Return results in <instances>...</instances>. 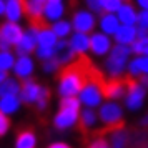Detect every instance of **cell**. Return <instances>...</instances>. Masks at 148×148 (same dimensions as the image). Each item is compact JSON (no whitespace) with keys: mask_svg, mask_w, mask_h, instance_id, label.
Segmentation results:
<instances>
[{"mask_svg":"<svg viewBox=\"0 0 148 148\" xmlns=\"http://www.w3.org/2000/svg\"><path fill=\"white\" fill-rule=\"evenodd\" d=\"M98 73H101V70L90 60L88 55L77 57L58 72V95L62 98L78 97L83 87Z\"/></svg>","mask_w":148,"mask_h":148,"instance_id":"cell-1","label":"cell"},{"mask_svg":"<svg viewBox=\"0 0 148 148\" xmlns=\"http://www.w3.org/2000/svg\"><path fill=\"white\" fill-rule=\"evenodd\" d=\"M98 120L101 123V128H98L92 136L100 138V136H108V135L120 132L127 128V121L123 116V110L116 101H105L98 108Z\"/></svg>","mask_w":148,"mask_h":148,"instance_id":"cell-2","label":"cell"},{"mask_svg":"<svg viewBox=\"0 0 148 148\" xmlns=\"http://www.w3.org/2000/svg\"><path fill=\"white\" fill-rule=\"evenodd\" d=\"M105 80H107V75L101 72L83 87L78 98H80L82 105H85V108H95L101 105V100L105 98L103 97V83H105Z\"/></svg>","mask_w":148,"mask_h":148,"instance_id":"cell-3","label":"cell"},{"mask_svg":"<svg viewBox=\"0 0 148 148\" xmlns=\"http://www.w3.org/2000/svg\"><path fill=\"white\" fill-rule=\"evenodd\" d=\"M135 77L132 75H121V77H107L103 83V97L110 101L127 98V93L130 90V85Z\"/></svg>","mask_w":148,"mask_h":148,"instance_id":"cell-4","label":"cell"},{"mask_svg":"<svg viewBox=\"0 0 148 148\" xmlns=\"http://www.w3.org/2000/svg\"><path fill=\"white\" fill-rule=\"evenodd\" d=\"M132 55V47L125 45H113L112 52L108 53L105 62V70L110 77H121V72L127 67V60Z\"/></svg>","mask_w":148,"mask_h":148,"instance_id":"cell-5","label":"cell"},{"mask_svg":"<svg viewBox=\"0 0 148 148\" xmlns=\"http://www.w3.org/2000/svg\"><path fill=\"white\" fill-rule=\"evenodd\" d=\"M82 108H63L58 107V112L53 115V127L60 132L70 130L78 125V118H80Z\"/></svg>","mask_w":148,"mask_h":148,"instance_id":"cell-6","label":"cell"},{"mask_svg":"<svg viewBox=\"0 0 148 148\" xmlns=\"http://www.w3.org/2000/svg\"><path fill=\"white\" fill-rule=\"evenodd\" d=\"M72 27L75 34H93L97 27V18L90 10H77L72 15Z\"/></svg>","mask_w":148,"mask_h":148,"instance_id":"cell-7","label":"cell"},{"mask_svg":"<svg viewBox=\"0 0 148 148\" xmlns=\"http://www.w3.org/2000/svg\"><path fill=\"white\" fill-rule=\"evenodd\" d=\"M25 34V30L22 28L20 23H14V22H3L0 25V38L3 42H7L12 48L18 45V42L22 40V37Z\"/></svg>","mask_w":148,"mask_h":148,"instance_id":"cell-8","label":"cell"},{"mask_svg":"<svg viewBox=\"0 0 148 148\" xmlns=\"http://www.w3.org/2000/svg\"><path fill=\"white\" fill-rule=\"evenodd\" d=\"M42 92V85L34 78H28V80L22 82L20 87V93H18V98L23 105H35L38 97H40Z\"/></svg>","mask_w":148,"mask_h":148,"instance_id":"cell-9","label":"cell"},{"mask_svg":"<svg viewBox=\"0 0 148 148\" xmlns=\"http://www.w3.org/2000/svg\"><path fill=\"white\" fill-rule=\"evenodd\" d=\"M98 113L95 112L93 108H83L80 112V118H78V125L77 128L80 130V133L83 136H92L95 133V127L98 123Z\"/></svg>","mask_w":148,"mask_h":148,"instance_id":"cell-10","label":"cell"},{"mask_svg":"<svg viewBox=\"0 0 148 148\" xmlns=\"http://www.w3.org/2000/svg\"><path fill=\"white\" fill-rule=\"evenodd\" d=\"M112 40L110 37L101 32H93L90 35V52L95 57H105L107 53L112 52Z\"/></svg>","mask_w":148,"mask_h":148,"instance_id":"cell-11","label":"cell"},{"mask_svg":"<svg viewBox=\"0 0 148 148\" xmlns=\"http://www.w3.org/2000/svg\"><path fill=\"white\" fill-rule=\"evenodd\" d=\"M145 93H147V88L141 87L138 78H133L132 85H130V90L127 93V98H125L127 107L130 110H138L143 105V101H145Z\"/></svg>","mask_w":148,"mask_h":148,"instance_id":"cell-12","label":"cell"},{"mask_svg":"<svg viewBox=\"0 0 148 148\" xmlns=\"http://www.w3.org/2000/svg\"><path fill=\"white\" fill-rule=\"evenodd\" d=\"M34 70H35V62L32 57H17V60H15V65H14V77L17 80L20 82H25L28 78H32V75H34Z\"/></svg>","mask_w":148,"mask_h":148,"instance_id":"cell-13","label":"cell"},{"mask_svg":"<svg viewBox=\"0 0 148 148\" xmlns=\"http://www.w3.org/2000/svg\"><path fill=\"white\" fill-rule=\"evenodd\" d=\"M38 47V43H37V35L32 28H28L25 30V34L22 37V40L18 42V45L15 47V53L17 57H25V55H30L35 53V50Z\"/></svg>","mask_w":148,"mask_h":148,"instance_id":"cell-14","label":"cell"},{"mask_svg":"<svg viewBox=\"0 0 148 148\" xmlns=\"http://www.w3.org/2000/svg\"><path fill=\"white\" fill-rule=\"evenodd\" d=\"M25 17V0H7L5 2V20L20 23Z\"/></svg>","mask_w":148,"mask_h":148,"instance_id":"cell-15","label":"cell"},{"mask_svg":"<svg viewBox=\"0 0 148 148\" xmlns=\"http://www.w3.org/2000/svg\"><path fill=\"white\" fill-rule=\"evenodd\" d=\"M32 28V27H30ZM37 35V43H38V47H47V48H55V45L58 43V38H57V35L53 34V30L52 27L45 23V25H42V27H37V28H32Z\"/></svg>","mask_w":148,"mask_h":148,"instance_id":"cell-16","label":"cell"},{"mask_svg":"<svg viewBox=\"0 0 148 148\" xmlns=\"http://www.w3.org/2000/svg\"><path fill=\"white\" fill-rule=\"evenodd\" d=\"M55 55L53 58L58 63H60V67H67L68 63H72V62L77 58V55H75V52L72 50V47H70V43H68V40H58V43L55 45Z\"/></svg>","mask_w":148,"mask_h":148,"instance_id":"cell-17","label":"cell"},{"mask_svg":"<svg viewBox=\"0 0 148 148\" xmlns=\"http://www.w3.org/2000/svg\"><path fill=\"white\" fill-rule=\"evenodd\" d=\"M65 14V5L63 2H47V5L43 8V20L45 23H55L62 20V17Z\"/></svg>","mask_w":148,"mask_h":148,"instance_id":"cell-18","label":"cell"},{"mask_svg":"<svg viewBox=\"0 0 148 148\" xmlns=\"http://www.w3.org/2000/svg\"><path fill=\"white\" fill-rule=\"evenodd\" d=\"M14 148H37V133L32 128H22L15 136Z\"/></svg>","mask_w":148,"mask_h":148,"instance_id":"cell-19","label":"cell"},{"mask_svg":"<svg viewBox=\"0 0 148 148\" xmlns=\"http://www.w3.org/2000/svg\"><path fill=\"white\" fill-rule=\"evenodd\" d=\"M138 38L136 34V27H128V25H120V28L115 34V40L116 45H125V47H132Z\"/></svg>","mask_w":148,"mask_h":148,"instance_id":"cell-20","label":"cell"},{"mask_svg":"<svg viewBox=\"0 0 148 148\" xmlns=\"http://www.w3.org/2000/svg\"><path fill=\"white\" fill-rule=\"evenodd\" d=\"M70 47L72 50L75 52L77 57H82V55H87V52L90 50V35H85V34H72L70 37Z\"/></svg>","mask_w":148,"mask_h":148,"instance_id":"cell-21","label":"cell"},{"mask_svg":"<svg viewBox=\"0 0 148 148\" xmlns=\"http://www.w3.org/2000/svg\"><path fill=\"white\" fill-rule=\"evenodd\" d=\"M118 20H120V25H128V27H135V23L138 22V14H136V10L135 7L127 2V3H123L118 10Z\"/></svg>","mask_w":148,"mask_h":148,"instance_id":"cell-22","label":"cell"},{"mask_svg":"<svg viewBox=\"0 0 148 148\" xmlns=\"http://www.w3.org/2000/svg\"><path fill=\"white\" fill-rule=\"evenodd\" d=\"M98 23H100V28L103 30L101 34L105 35H115L116 30L120 28V20L115 14H101Z\"/></svg>","mask_w":148,"mask_h":148,"instance_id":"cell-23","label":"cell"},{"mask_svg":"<svg viewBox=\"0 0 148 148\" xmlns=\"http://www.w3.org/2000/svg\"><path fill=\"white\" fill-rule=\"evenodd\" d=\"M128 75L138 78L141 75H148V57H135L128 63Z\"/></svg>","mask_w":148,"mask_h":148,"instance_id":"cell-24","label":"cell"},{"mask_svg":"<svg viewBox=\"0 0 148 148\" xmlns=\"http://www.w3.org/2000/svg\"><path fill=\"white\" fill-rule=\"evenodd\" d=\"M20 87H22V82L17 80L15 77H10L3 82V85L0 87V98L2 97H18L20 93Z\"/></svg>","mask_w":148,"mask_h":148,"instance_id":"cell-25","label":"cell"},{"mask_svg":"<svg viewBox=\"0 0 148 148\" xmlns=\"http://www.w3.org/2000/svg\"><path fill=\"white\" fill-rule=\"evenodd\" d=\"M20 105L22 101L18 97H2L0 98V112L7 116L17 113L20 110Z\"/></svg>","mask_w":148,"mask_h":148,"instance_id":"cell-26","label":"cell"},{"mask_svg":"<svg viewBox=\"0 0 148 148\" xmlns=\"http://www.w3.org/2000/svg\"><path fill=\"white\" fill-rule=\"evenodd\" d=\"M130 147V130H120L110 135V148H128Z\"/></svg>","mask_w":148,"mask_h":148,"instance_id":"cell-27","label":"cell"},{"mask_svg":"<svg viewBox=\"0 0 148 148\" xmlns=\"http://www.w3.org/2000/svg\"><path fill=\"white\" fill-rule=\"evenodd\" d=\"M50 27H52V30H53V34L57 35V38H58V40H65L68 35H72V32H73L72 22L65 20V18H62V20L52 23Z\"/></svg>","mask_w":148,"mask_h":148,"instance_id":"cell-28","label":"cell"},{"mask_svg":"<svg viewBox=\"0 0 148 148\" xmlns=\"http://www.w3.org/2000/svg\"><path fill=\"white\" fill-rule=\"evenodd\" d=\"M15 55L12 52H0V72H12L15 65Z\"/></svg>","mask_w":148,"mask_h":148,"instance_id":"cell-29","label":"cell"},{"mask_svg":"<svg viewBox=\"0 0 148 148\" xmlns=\"http://www.w3.org/2000/svg\"><path fill=\"white\" fill-rule=\"evenodd\" d=\"M50 98H52V90L48 87H42V92H40V97H38V100L35 103V107L38 112H43V110H47L48 103H50Z\"/></svg>","mask_w":148,"mask_h":148,"instance_id":"cell-30","label":"cell"},{"mask_svg":"<svg viewBox=\"0 0 148 148\" xmlns=\"http://www.w3.org/2000/svg\"><path fill=\"white\" fill-rule=\"evenodd\" d=\"M132 53L138 55V57H148V37L145 38H138L132 45Z\"/></svg>","mask_w":148,"mask_h":148,"instance_id":"cell-31","label":"cell"},{"mask_svg":"<svg viewBox=\"0 0 148 148\" xmlns=\"http://www.w3.org/2000/svg\"><path fill=\"white\" fill-rule=\"evenodd\" d=\"M100 2H101V10H103V14H115V12H118L120 7L123 5L121 0H100Z\"/></svg>","mask_w":148,"mask_h":148,"instance_id":"cell-32","label":"cell"},{"mask_svg":"<svg viewBox=\"0 0 148 148\" xmlns=\"http://www.w3.org/2000/svg\"><path fill=\"white\" fill-rule=\"evenodd\" d=\"M35 55H37V58H38V60H42V63H43V62L52 60V58H53L55 50H53V48H47V47H37Z\"/></svg>","mask_w":148,"mask_h":148,"instance_id":"cell-33","label":"cell"},{"mask_svg":"<svg viewBox=\"0 0 148 148\" xmlns=\"http://www.w3.org/2000/svg\"><path fill=\"white\" fill-rule=\"evenodd\" d=\"M10 127H12V120H10V116H7V115H3L2 112H0V138L5 136V135L8 133Z\"/></svg>","mask_w":148,"mask_h":148,"instance_id":"cell-34","label":"cell"},{"mask_svg":"<svg viewBox=\"0 0 148 148\" xmlns=\"http://www.w3.org/2000/svg\"><path fill=\"white\" fill-rule=\"evenodd\" d=\"M85 148H110V141L105 138V136H100V138H93V140L88 143Z\"/></svg>","mask_w":148,"mask_h":148,"instance_id":"cell-35","label":"cell"},{"mask_svg":"<svg viewBox=\"0 0 148 148\" xmlns=\"http://www.w3.org/2000/svg\"><path fill=\"white\" fill-rule=\"evenodd\" d=\"M60 63L55 60V58H52V60H47L43 62V72H47V73H53V72H60Z\"/></svg>","mask_w":148,"mask_h":148,"instance_id":"cell-36","label":"cell"},{"mask_svg":"<svg viewBox=\"0 0 148 148\" xmlns=\"http://www.w3.org/2000/svg\"><path fill=\"white\" fill-rule=\"evenodd\" d=\"M87 7H88V10L92 12V14H98V15H101L103 14V10H101V2L100 0H87Z\"/></svg>","mask_w":148,"mask_h":148,"instance_id":"cell-37","label":"cell"},{"mask_svg":"<svg viewBox=\"0 0 148 148\" xmlns=\"http://www.w3.org/2000/svg\"><path fill=\"white\" fill-rule=\"evenodd\" d=\"M138 28H143V30H148V10H143L138 14Z\"/></svg>","mask_w":148,"mask_h":148,"instance_id":"cell-38","label":"cell"},{"mask_svg":"<svg viewBox=\"0 0 148 148\" xmlns=\"http://www.w3.org/2000/svg\"><path fill=\"white\" fill-rule=\"evenodd\" d=\"M47 148H72L68 143H65V141H53V143H50Z\"/></svg>","mask_w":148,"mask_h":148,"instance_id":"cell-39","label":"cell"},{"mask_svg":"<svg viewBox=\"0 0 148 148\" xmlns=\"http://www.w3.org/2000/svg\"><path fill=\"white\" fill-rule=\"evenodd\" d=\"M138 127L143 128V130H148V112L143 115V118L140 120V125H138Z\"/></svg>","mask_w":148,"mask_h":148,"instance_id":"cell-40","label":"cell"},{"mask_svg":"<svg viewBox=\"0 0 148 148\" xmlns=\"http://www.w3.org/2000/svg\"><path fill=\"white\" fill-rule=\"evenodd\" d=\"M136 3H138L143 10H148V0H136Z\"/></svg>","mask_w":148,"mask_h":148,"instance_id":"cell-41","label":"cell"},{"mask_svg":"<svg viewBox=\"0 0 148 148\" xmlns=\"http://www.w3.org/2000/svg\"><path fill=\"white\" fill-rule=\"evenodd\" d=\"M0 17H5V0H0Z\"/></svg>","mask_w":148,"mask_h":148,"instance_id":"cell-42","label":"cell"},{"mask_svg":"<svg viewBox=\"0 0 148 148\" xmlns=\"http://www.w3.org/2000/svg\"><path fill=\"white\" fill-rule=\"evenodd\" d=\"M8 78V73H5V72H0V87L3 85V82Z\"/></svg>","mask_w":148,"mask_h":148,"instance_id":"cell-43","label":"cell"},{"mask_svg":"<svg viewBox=\"0 0 148 148\" xmlns=\"http://www.w3.org/2000/svg\"><path fill=\"white\" fill-rule=\"evenodd\" d=\"M47 2H63V0H47Z\"/></svg>","mask_w":148,"mask_h":148,"instance_id":"cell-44","label":"cell"},{"mask_svg":"<svg viewBox=\"0 0 148 148\" xmlns=\"http://www.w3.org/2000/svg\"><path fill=\"white\" fill-rule=\"evenodd\" d=\"M121 2H123V3H127V2H130V0H121Z\"/></svg>","mask_w":148,"mask_h":148,"instance_id":"cell-45","label":"cell"},{"mask_svg":"<svg viewBox=\"0 0 148 148\" xmlns=\"http://www.w3.org/2000/svg\"><path fill=\"white\" fill-rule=\"evenodd\" d=\"M5 2H7V0H5Z\"/></svg>","mask_w":148,"mask_h":148,"instance_id":"cell-46","label":"cell"}]
</instances>
